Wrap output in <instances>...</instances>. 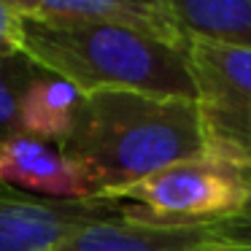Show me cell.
Masks as SVG:
<instances>
[{
    "label": "cell",
    "instance_id": "8fae6325",
    "mask_svg": "<svg viewBox=\"0 0 251 251\" xmlns=\"http://www.w3.org/2000/svg\"><path fill=\"white\" fill-rule=\"evenodd\" d=\"M38 73L25 54L0 60V141L19 135V98Z\"/></svg>",
    "mask_w": 251,
    "mask_h": 251
},
{
    "label": "cell",
    "instance_id": "52a82bcc",
    "mask_svg": "<svg viewBox=\"0 0 251 251\" xmlns=\"http://www.w3.org/2000/svg\"><path fill=\"white\" fill-rule=\"evenodd\" d=\"M0 186L44 200H98L84 168L27 135L0 141Z\"/></svg>",
    "mask_w": 251,
    "mask_h": 251
},
{
    "label": "cell",
    "instance_id": "4fadbf2b",
    "mask_svg": "<svg viewBox=\"0 0 251 251\" xmlns=\"http://www.w3.org/2000/svg\"><path fill=\"white\" fill-rule=\"evenodd\" d=\"M219 227H222V232L227 235V238L251 240V200H249V205H246L243 211L238 213V216H232V219H227V222H222Z\"/></svg>",
    "mask_w": 251,
    "mask_h": 251
},
{
    "label": "cell",
    "instance_id": "30bf717a",
    "mask_svg": "<svg viewBox=\"0 0 251 251\" xmlns=\"http://www.w3.org/2000/svg\"><path fill=\"white\" fill-rule=\"evenodd\" d=\"M184 38L251 51V0H168Z\"/></svg>",
    "mask_w": 251,
    "mask_h": 251
},
{
    "label": "cell",
    "instance_id": "5bb4252c",
    "mask_svg": "<svg viewBox=\"0 0 251 251\" xmlns=\"http://www.w3.org/2000/svg\"><path fill=\"white\" fill-rule=\"evenodd\" d=\"M205 251H251V240H238V238H227L224 235V240L208 246Z\"/></svg>",
    "mask_w": 251,
    "mask_h": 251
},
{
    "label": "cell",
    "instance_id": "ba28073f",
    "mask_svg": "<svg viewBox=\"0 0 251 251\" xmlns=\"http://www.w3.org/2000/svg\"><path fill=\"white\" fill-rule=\"evenodd\" d=\"M224 240L219 224L208 227H146L127 219L95 222L71 232L49 251H205Z\"/></svg>",
    "mask_w": 251,
    "mask_h": 251
},
{
    "label": "cell",
    "instance_id": "6da1fadb",
    "mask_svg": "<svg viewBox=\"0 0 251 251\" xmlns=\"http://www.w3.org/2000/svg\"><path fill=\"white\" fill-rule=\"evenodd\" d=\"M60 151L84 168L98 200H116L146 176L202 157L195 100L122 89L81 95Z\"/></svg>",
    "mask_w": 251,
    "mask_h": 251
},
{
    "label": "cell",
    "instance_id": "277c9868",
    "mask_svg": "<svg viewBox=\"0 0 251 251\" xmlns=\"http://www.w3.org/2000/svg\"><path fill=\"white\" fill-rule=\"evenodd\" d=\"M132 202L127 222L146 227H208L238 216L251 200V181L213 159H189L141 178L116 195Z\"/></svg>",
    "mask_w": 251,
    "mask_h": 251
},
{
    "label": "cell",
    "instance_id": "3957f363",
    "mask_svg": "<svg viewBox=\"0 0 251 251\" xmlns=\"http://www.w3.org/2000/svg\"><path fill=\"white\" fill-rule=\"evenodd\" d=\"M202 157L251 181V51L186 38Z\"/></svg>",
    "mask_w": 251,
    "mask_h": 251
},
{
    "label": "cell",
    "instance_id": "8992f818",
    "mask_svg": "<svg viewBox=\"0 0 251 251\" xmlns=\"http://www.w3.org/2000/svg\"><path fill=\"white\" fill-rule=\"evenodd\" d=\"M17 14L44 25H105L186 49L168 0H11Z\"/></svg>",
    "mask_w": 251,
    "mask_h": 251
},
{
    "label": "cell",
    "instance_id": "7c38bea8",
    "mask_svg": "<svg viewBox=\"0 0 251 251\" xmlns=\"http://www.w3.org/2000/svg\"><path fill=\"white\" fill-rule=\"evenodd\" d=\"M22 54V17L11 0H0V60Z\"/></svg>",
    "mask_w": 251,
    "mask_h": 251
},
{
    "label": "cell",
    "instance_id": "9c48e42d",
    "mask_svg": "<svg viewBox=\"0 0 251 251\" xmlns=\"http://www.w3.org/2000/svg\"><path fill=\"white\" fill-rule=\"evenodd\" d=\"M81 92L73 84L41 71L19 98V135L60 149L76 122Z\"/></svg>",
    "mask_w": 251,
    "mask_h": 251
},
{
    "label": "cell",
    "instance_id": "7a4b0ae2",
    "mask_svg": "<svg viewBox=\"0 0 251 251\" xmlns=\"http://www.w3.org/2000/svg\"><path fill=\"white\" fill-rule=\"evenodd\" d=\"M22 54L81 95L122 89L195 100L186 49L132 30L22 19Z\"/></svg>",
    "mask_w": 251,
    "mask_h": 251
},
{
    "label": "cell",
    "instance_id": "5b68a950",
    "mask_svg": "<svg viewBox=\"0 0 251 251\" xmlns=\"http://www.w3.org/2000/svg\"><path fill=\"white\" fill-rule=\"evenodd\" d=\"M127 200H44L0 186V251H49L95 222L130 219Z\"/></svg>",
    "mask_w": 251,
    "mask_h": 251
}]
</instances>
